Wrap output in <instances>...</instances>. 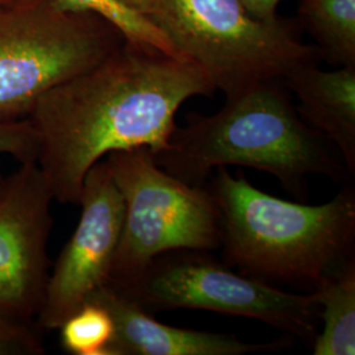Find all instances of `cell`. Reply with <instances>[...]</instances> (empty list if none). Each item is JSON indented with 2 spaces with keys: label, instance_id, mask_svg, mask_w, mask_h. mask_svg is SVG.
Masks as SVG:
<instances>
[{
  "label": "cell",
  "instance_id": "6da1fadb",
  "mask_svg": "<svg viewBox=\"0 0 355 355\" xmlns=\"http://www.w3.org/2000/svg\"><path fill=\"white\" fill-rule=\"evenodd\" d=\"M215 91L190 60L127 40L48 91L28 119L37 139L36 162L54 200L78 205L85 178L111 153L165 150L182 104Z\"/></svg>",
  "mask_w": 355,
  "mask_h": 355
},
{
  "label": "cell",
  "instance_id": "7a4b0ae2",
  "mask_svg": "<svg viewBox=\"0 0 355 355\" xmlns=\"http://www.w3.org/2000/svg\"><path fill=\"white\" fill-rule=\"evenodd\" d=\"M154 158L191 186H205L218 167H250L277 178L303 200L306 178L341 182L349 175L334 148L302 119L282 80L227 96L216 114H190L187 124L175 127L167 148Z\"/></svg>",
  "mask_w": 355,
  "mask_h": 355
},
{
  "label": "cell",
  "instance_id": "3957f363",
  "mask_svg": "<svg viewBox=\"0 0 355 355\" xmlns=\"http://www.w3.org/2000/svg\"><path fill=\"white\" fill-rule=\"evenodd\" d=\"M215 171L205 187L218 209L220 249L239 272L312 291L322 277L354 257L353 187L311 205L272 196L227 167Z\"/></svg>",
  "mask_w": 355,
  "mask_h": 355
},
{
  "label": "cell",
  "instance_id": "277c9868",
  "mask_svg": "<svg viewBox=\"0 0 355 355\" xmlns=\"http://www.w3.org/2000/svg\"><path fill=\"white\" fill-rule=\"evenodd\" d=\"M148 17L225 98L320 60L291 23L258 20L241 0H155Z\"/></svg>",
  "mask_w": 355,
  "mask_h": 355
},
{
  "label": "cell",
  "instance_id": "5b68a950",
  "mask_svg": "<svg viewBox=\"0 0 355 355\" xmlns=\"http://www.w3.org/2000/svg\"><path fill=\"white\" fill-rule=\"evenodd\" d=\"M125 37L99 15L58 0L0 7V117L29 114L55 86L99 64Z\"/></svg>",
  "mask_w": 355,
  "mask_h": 355
},
{
  "label": "cell",
  "instance_id": "8992f818",
  "mask_svg": "<svg viewBox=\"0 0 355 355\" xmlns=\"http://www.w3.org/2000/svg\"><path fill=\"white\" fill-rule=\"evenodd\" d=\"M124 200V221L110 283L124 287L161 254L220 249V218L205 186H191L155 162L146 148L108 154Z\"/></svg>",
  "mask_w": 355,
  "mask_h": 355
},
{
  "label": "cell",
  "instance_id": "52a82bcc",
  "mask_svg": "<svg viewBox=\"0 0 355 355\" xmlns=\"http://www.w3.org/2000/svg\"><path fill=\"white\" fill-rule=\"evenodd\" d=\"M117 288L152 315L175 309L211 311L258 320L288 338L311 343L318 333L320 306L313 292L286 291L236 272L211 252L161 254L137 279Z\"/></svg>",
  "mask_w": 355,
  "mask_h": 355
},
{
  "label": "cell",
  "instance_id": "ba28073f",
  "mask_svg": "<svg viewBox=\"0 0 355 355\" xmlns=\"http://www.w3.org/2000/svg\"><path fill=\"white\" fill-rule=\"evenodd\" d=\"M54 198L36 161L0 182V316L32 325L49 279Z\"/></svg>",
  "mask_w": 355,
  "mask_h": 355
},
{
  "label": "cell",
  "instance_id": "9c48e42d",
  "mask_svg": "<svg viewBox=\"0 0 355 355\" xmlns=\"http://www.w3.org/2000/svg\"><path fill=\"white\" fill-rule=\"evenodd\" d=\"M80 217L60 254L38 312V328L58 330L66 318L110 283L124 221V200L105 159L85 178Z\"/></svg>",
  "mask_w": 355,
  "mask_h": 355
},
{
  "label": "cell",
  "instance_id": "30bf717a",
  "mask_svg": "<svg viewBox=\"0 0 355 355\" xmlns=\"http://www.w3.org/2000/svg\"><path fill=\"white\" fill-rule=\"evenodd\" d=\"M87 302L103 305L114 318L112 355H246L280 352L291 346V338L243 343L229 334L167 325L111 283L94 292Z\"/></svg>",
  "mask_w": 355,
  "mask_h": 355
},
{
  "label": "cell",
  "instance_id": "8fae6325",
  "mask_svg": "<svg viewBox=\"0 0 355 355\" xmlns=\"http://www.w3.org/2000/svg\"><path fill=\"white\" fill-rule=\"evenodd\" d=\"M283 85L297 99V112L355 174V66L322 70L318 62L295 67Z\"/></svg>",
  "mask_w": 355,
  "mask_h": 355
},
{
  "label": "cell",
  "instance_id": "7c38bea8",
  "mask_svg": "<svg viewBox=\"0 0 355 355\" xmlns=\"http://www.w3.org/2000/svg\"><path fill=\"white\" fill-rule=\"evenodd\" d=\"M312 292L322 328L312 343L315 355L355 354V257L318 280Z\"/></svg>",
  "mask_w": 355,
  "mask_h": 355
},
{
  "label": "cell",
  "instance_id": "4fadbf2b",
  "mask_svg": "<svg viewBox=\"0 0 355 355\" xmlns=\"http://www.w3.org/2000/svg\"><path fill=\"white\" fill-rule=\"evenodd\" d=\"M297 13L320 58L334 67L355 66V0H302Z\"/></svg>",
  "mask_w": 355,
  "mask_h": 355
},
{
  "label": "cell",
  "instance_id": "5bb4252c",
  "mask_svg": "<svg viewBox=\"0 0 355 355\" xmlns=\"http://www.w3.org/2000/svg\"><path fill=\"white\" fill-rule=\"evenodd\" d=\"M73 11H85L99 15L116 26L127 41L155 48L174 57L183 58L166 37L164 32L152 20L117 0H58ZM187 60V58H186Z\"/></svg>",
  "mask_w": 355,
  "mask_h": 355
},
{
  "label": "cell",
  "instance_id": "9a60e30c",
  "mask_svg": "<svg viewBox=\"0 0 355 355\" xmlns=\"http://www.w3.org/2000/svg\"><path fill=\"white\" fill-rule=\"evenodd\" d=\"M64 352L73 355H112L114 322L111 313L95 302H87L58 328Z\"/></svg>",
  "mask_w": 355,
  "mask_h": 355
},
{
  "label": "cell",
  "instance_id": "2e32d148",
  "mask_svg": "<svg viewBox=\"0 0 355 355\" xmlns=\"http://www.w3.org/2000/svg\"><path fill=\"white\" fill-rule=\"evenodd\" d=\"M36 155L37 139L31 120L19 116L0 117V159L12 157L19 162H26L36 161Z\"/></svg>",
  "mask_w": 355,
  "mask_h": 355
},
{
  "label": "cell",
  "instance_id": "e0dca14e",
  "mask_svg": "<svg viewBox=\"0 0 355 355\" xmlns=\"http://www.w3.org/2000/svg\"><path fill=\"white\" fill-rule=\"evenodd\" d=\"M45 347L32 325L0 316V355H42Z\"/></svg>",
  "mask_w": 355,
  "mask_h": 355
},
{
  "label": "cell",
  "instance_id": "ac0fdd59",
  "mask_svg": "<svg viewBox=\"0 0 355 355\" xmlns=\"http://www.w3.org/2000/svg\"><path fill=\"white\" fill-rule=\"evenodd\" d=\"M242 4L253 17L262 21H275L279 19L278 6L280 0H241Z\"/></svg>",
  "mask_w": 355,
  "mask_h": 355
},
{
  "label": "cell",
  "instance_id": "d6986e66",
  "mask_svg": "<svg viewBox=\"0 0 355 355\" xmlns=\"http://www.w3.org/2000/svg\"><path fill=\"white\" fill-rule=\"evenodd\" d=\"M117 1L145 16H149V13L152 12L154 3H155V0H117Z\"/></svg>",
  "mask_w": 355,
  "mask_h": 355
},
{
  "label": "cell",
  "instance_id": "ffe728a7",
  "mask_svg": "<svg viewBox=\"0 0 355 355\" xmlns=\"http://www.w3.org/2000/svg\"><path fill=\"white\" fill-rule=\"evenodd\" d=\"M17 1H21V0H0V7L8 6V4H13V3H17Z\"/></svg>",
  "mask_w": 355,
  "mask_h": 355
}]
</instances>
